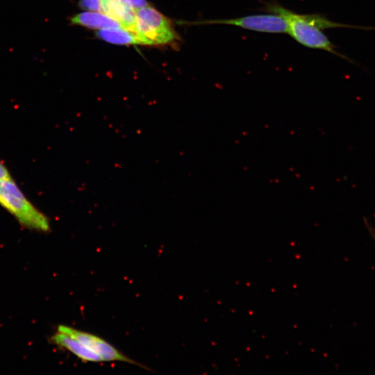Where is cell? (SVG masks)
Here are the masks:
<instances>
[{"instance_id": "cell-11", "label": "cell", "mask_w": 375, "mask_h": 375, "mask_svg": "<svg viewBox=\"0 0 375 375\" xmlns=\"http://www.w3.org/2000/svg\"><path fill=\"white\" fill-rule=\"evenodd\" d=\"M128 5L131 6L133 9L136 10L143 6L149 5L146 0H122Z\"/></svg>"}, {"instance_id": "cell-12", "label": "cell", "mask_w": 375, "mask_h": 375, "mask_svg": "<svg viewBox=\"0 0 375 375\" xmlns=\"http://www.w3.org/2000/svg\"><path fill=\"white\" fill-rule=\"evenodd\" d=\"M12 177L5 165L0 162V181L10 180Z\"/></svg>"}, {"instance_id": "cell-9", "label": "cell", "mask_w": 375, "mask_h": 375, "mask_svg": "<svg viewBox=\"0 0 375 375\" xmlns=\"http://www.w3.org/2000/svg\"><path fill=\"white\" fill-rule=\"evenodd\" d=\"M96 35L99 39L112 44L143 45V42L135 33L124 28L98 30Z\"/></svg>"}, {"instance_id": "cell-10", "label": "cell", "mask_w": 375, "mask_h": 375, "mask_svg": "<svg viewBox=\"0 0 375 375\" xmlns=\"http://www.w3.org/2000/svg\"><path fill=\"white\" fill-rule=\"evenodd\" d=\"M78 6L88 11L101 12V0H80Z\"/></svg>"}, {"instance_id": "cell-4", "label": "cell", "mask_w": 375, "mask_h": 375, "mask_svg": "<svg viewBox=\"0 0 375 375\" xmlns=\"http://www.w3.org/2000/svg\"><path fill=\"white\" fill-rule=\"evenodd\" d=\"M57 331L67 334L79 341L99 356L103 361L124 362L147 369L145 366L127 357L107 341L95 335L65 325L58 326Z\"/></svg>"}, {"instance_id": "cell-3", "label": "cell", "mask_w": 375, "mask_h": 375, "mask_svg": "<svg viewBox=\"0 0 375 375\" xmlns=\"http://www.w3.org/2000/svg\"><path fill=\"white\" fill-rule=\"evenodd\" d=\"M135 15V33L143 45L165 44L177 38L171 22L149 5L136 9Z\"/></svg>"}, {"instance_id": "cell-6", "label": "cell", "mask_w": 375, "mask_h": 375, "mask_svg": "<svg viewBox=\"0 0 375 375\" xmlns=\"http://www.w3.org/2000/svg\"><path fill=\"white\" fill-rule=\"evenodd\" d=\"M101 12L122 24L123 27L135 33V10L122 0H101Z\"/></svg>"}, {"instance_id": "cell-8", "label": "cell", "mask_w": 375, "mask_h": 375, "mask_svg": "<svg viewBox=\"0 0 375 375\" xmlns=\"http://www.w3.org/2000/svg\"><path fill=\"white\" fill-rule=\"evenodd\" d=\"M51 341L57 346L67 349L83 362H103L96 353L67 334L57 331L51 337Z\"/></svg>"}, {"instance_id": "cell-2", "label": "cell", "mask_w": 375, "mask_h": 375, "mask_svg": "<svg viewBox=\"0 0 375 375\" xmlns=\"http://www.w3.org/2000/svg\"><path fill=\"white\" fill-rule=\"evenodd\" d=\"M0 204L22 226L40 231L49 230L47 217L26 199L12 179L0 181Z\"/></svg>"}, {"instance_id": "cell-1", "label": "cell", "mask_w": 375, "mask_h": 375, "mask_svg": "<svg viewBox=\"0 0 375 375\" xmlns=\"http://www.w3.org/2000/svg\"><path fill=\"white\" fill-rule=\"evenodd\" d=\"M260 10L281 16L288 25L287 33L301 45L326 51L353 62L345 55L340 53L336 50L337 47L331 42L322 30L306 21L301 14L294 12L274 1L265 3Z\"/></svg>"}, {"instance_id": "cell-7", "label": "cell", "mask_w": 375, "mask_h": 375, "mask_svg": "<svg viewBox=\"0 0 375 375\" xmlns=\"http://www.w3.org/2000/svg\"><path fill=\"white\" fill-rule=\"evenodd\" d=\"M69 20L72 25L92 29L124 28L118 21L102 12L87 10L72 16Z\"/></svg>"}, {"instance_id": "cell-5", "label": "cell", "mask_w": 375, "mask_h": 375, "mask_svg": "<svg viewBox=\"0 0 375 375\" xmlns=\"http://www.w3.org/2000/svg\"><path fill=\"white\" fill-rule=\"evenodd\" d=\"M203 23L235 26L262 33H285L288 32L285 20L278 15L269 12L235 18L211 19Z\"/></svg>"}]
</instances>
